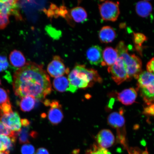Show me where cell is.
<instances>
[{
  "label": "cell",
  "mask_w": 154,
  "mask_h": 154,
  "mask_svg": "<svg viewBox=\"0 0 154 154\" xmlns=\"http://www.w3.org/2000/svg\"><path fill=\"white\" fill-rule=\"evenodd\" d=\"M118 2L103 1L99 5L100 14L103 20L115 22L120 14Z\"/></svg>",
  "instance_id": "obj_6"
},
{
  "label": "cell",
  "mask_w": 154,
  "mask_h": 154,
  "mask_svg": "<svg viewBox=\"0 0 154 154\" xmlns=\"http://www.w3.org/2000/svg\"><path fill=\"white\" fill-rule=\"evenodd\" d=\"M107 70L112 79L118 85L129 80L126 65L121 57H118L114 64L108 67Z\"/></svg>",
  "instance_id": "obj_7"
},
{
  "label": "cell",
  "mask_w": 154,
  "mask_h": 154,
  "mask_svg": "<svg viewBox=\"0 0 154 154\" xmlns=\"http://www.w3.org/2000/svg\"><path fill=\"white\" fill-rule=\"evenodd\" d=\"M20 131L17 132V137L20 144H29L30 138H35L37 137V132L30 130V125L22 126Z\"/></svg>",
  "instance_id": "obj_16"
},
{
  "label": "cell",
  "mask_w": 154,
  "mask_h": 154,
  "mask_svg": "<svg viewBox=\"0 0 154 154\" xmlns=\"http://www.w3.org/2000/svg\"><path fill=\"white\" fill-rule=\"evenodd\" d=\"M85 154H111L110 152L104 148L94 144L86 152Z\"/></svg>",
  "instance_id": "obj_24"
},
{
  "label": "cell",
  "mask_w": 154,
  "mask_h": 154,
  "mask_svg": "<svg viewBox=\"0 0 154 154\" xmlns=\"http://www.w3.org/2000/svg\"><path fill=\"white\" fill-rule=\"evenodd\" d=\"M1 80H0V85H1Z\"/></svg>",
  "instance_id": "obj_35"
},
{
  "label": "cell",
  "mask_w": 154,
  "mask_h": 154,
  "mask_svg": "<svg viewBox=\"0 0 154 154\" xmlns=\"http://www.w3.org/2000/svg\"><path fill=\"white\" fill-rule=\"evenodd\" d=\"M54 88L57 91L63 92L69 91L74 93L78 89L71 85L68 79L65 76L57 77L54 79L53 82Z\"/></svg>",
  "instance_id": "obj_13"
},
{
  "label": "cell",
  "mask_w": 154,
  "mask_h": 154,
  "mask_svg": "<svg viewBox=\"0 0 154 154\" xmlns=\"http://www.w3.org/2000/svg\"><path fill=\"white\" fill-rule=\"evenodd\" d=\"M146 67L148 72L154 75V57L152 58L148 62Z\"/></svg>",
  "instance_id": "obj_30"
},
{
  "label": "cell",
  "mask_w": 154,
  "mask_h": 154,
  "mask_svg": "<svg viewBox=\"0 0 154 154\" xmlns=\"http://www.w3.org/2000/svg\"><path fill=\"white\" fill-rule=\"evenodd\" d=\"M0 154H8L5 152H0Z\"/></svg>",
  "instance_id": "obj_34"
},
{
  "label": "cell",
  "mask_w": 154,
  "mask_h": 154,
  "mask_svg": "<svg viewBox=\"0 0 154 154\" xmlns=\"http://www.w3.org/2000/svg\"><path fill=\"white\" fill-rule=\"evenodd\" d=\"M9 66V63L8 61L2 62L0 61V72L6 70Z\"/></svg>",
  "instance_id": "obj_31"
},
{
  "label": "cell",
  "mask_w": 154,
  "mask_h": 154,
  "mask_svg": "<svg viewBox=\"0 0 154 154\" xmlns=\"http://www.w3.org/2000/svg\"><path fill=\"white\" fill-rule=\"evenodd\" d=\"M152 7L151 4L147 1H141L137 3L136 11L137 14L142 18H146L151 14Z\"/></svg>",
  "instance_id": "obj_19"
},
{
  "label": "cell",
  "mask_w": 154,
  "mask_h": 154,
  "mask_svg": "<svg viewBox=\"0 0 154 154\" xmlns=\"http://www.w3.org/2000/svg\"><path fill=\"white\" fill-rule=\"evenodd\" d=\"M10 61L11 65L16 68L20 69L26 64V59L21 51L14 50L9 55Z\"/></svg>",
  "instance_id": "obj_18"
},
{
  "label": "cell",
  "mask_w": 154,
  "mask_h": 154,
  "mask_svg": "<svg viewBox=\"0 0 154 154\" xmlns=\"http://www.w3.org/2000/svg\"><path fill=\"white\" fill-rule=\"evenodd\" d=\"M137 88L146 105H154V75L142 72L137 79Z\"/></svg>",
  "instance_id": "obj_4"
},
{
  "label": "cell",
  "mask_w": 154,
  "mask_h": 154,
  "mask_svg": "<svg viewBox=\"0 0 154 154\" xmlns=\"http://www.w3.org/2000/svg\"><path fill=\"white\" fill-rule=\"evenodd\" d=\"M47 71L50 75L55 78L69 73V69L65 67L63 60L57 55L54 57L52 61L48 65Z\"/></svg>",
  "instance_id": "obj_10"
},
{
  "label": "cell",
  "mask_w": 154,
  "mask_h": 154,
  "mask_svg": "<svg viewBox=\"0 0 154 154\" xmlns=\"http://www.w3.org/2000/svg\"><path fill=\"white\" fill-rule=\"evenodd\" d=\"M0 8H1V7H0Z\"/></svg>",
  "instance_id": "obj_36"
},
{
  "label": "cell",
  "mask_w": 154,
  "mask_h": 154,
  "mask_svg": "<svg viewBox=\"0 0 154 154\" xmlns=\"http://www.w3.org/2000/svg\"><path fill=\"white\" fill-rule=\"evenodd\" d=\"M100 41L102 43H109L114 40L116 36V32L112 27L104 26L100 30L99 34Z\"/></svg>",
  "instance_id": "obj_17"
},
{
  "label": "cell",
  "mask_w": 154,
  "mask_h": 154,
  "mask_svg": "<svg viewBox=\"0 0 154 154\" xmlns=\"http://www.w3.org/2000/svg\"><path fill=\"white\" fill-rule=\"evenodd\" d=\"M118 53L116 49L111 47H107L103 53L102 66H110L116 62L118 58Z\"/></svg>",
  "instance_id": "obj_15"
},
{
  "label": "cell",
  "mask_w": 154,
  "mask_h": 154,
  "mask_svg": "<svg viewBox=\"0 0 154 154\" xmlns=\"http://www.w3.org/2000/svg\"><path fill=\"white\" fill-rule=\"evenodd\" d=\"M16 140V139L9 136L0 134V152H3L9 154Z\"/></svg>",
  "instance_id": "obj_21"
},
{
  "label": "cell",
  "mask_w": 154,
  "mask_h": 154,
  "mask_svg": "<svg viewBox=\"0 0 154 154\" xmlns=\"http://www.w3.org/2000/svg\"><path fill=\"white\" fill-rule=\"evenodd\" d=\"M35 149L31 144H24L21 147V152L22 154H34Z\"/></svg>",
  "instance_id": "obj_27"
},
{
  "label": "cell",
  "mask_w": 154,
  "mask_h": 154,
  "mask_svg": "<svg viewBox=\"0 0 154 154\" xmlns=\"http://www.w3.org/2000/svg\"><path fill=\"white\" fill-rule=\"evenodd\" d=\"M68 79L71 85L77 89L91 87L96 83H101L103 80L97 71L81 65H76L69 73Z\"/></svg>",
  "instance_id": "obj_2"
},
{
  "label": "cell",
  "mask_w": 154,
  "mask_h": 154,
  "mask_svg": "<svg viewBox=\"0 0 154 154\" xmlns=\"http://www.w3.org/2000/svg\"><path fill=\"white\" fill-rule=\"evenodd\" d=\"M35 104V98L28 96L22 98L19 102V106L21 110L26 112L32 110L34 108Z\"/></svg>",
  "instance_id": "obj_22"
},
{
  "label": "cell",
  "mask_w": 154,
  "mask_h": 154,
  "mask_svg": "<svg viewBox=\"0 0 154 154\" xmlns=\"http://www.w3.org/2000/svg\"><path fill=\"white\" fill-rule=\"evenodd\" d=\"M0 121L9 129L14 132H18L22 128L21 120L17 112H11L7 114L0 115Z\"/></svg>",
  "instance_id": "obj_9"
},
{
  "label": "cell",
  "mask_w": 154,
  "mask_h": 154,
  "mask_svg": "<svg viewBox=\"0 0 154 154\" xmlns=\"http://www.w3.org/2000/svg\"><path fill=\"white\" fill-rule=\"evenodd\" d=\"M124 112L123 109H120L119 112L112 113L108 117L107 122L109 125L116 130L119 141L127 149L128 147L126 143L125 121L123 115Z\"/></svg>",
  "instance_id": "obj_5"
},
{
  "label": "cell",
  "mask_w": 154,
  "mask_h": 154,
  "mask_svg": "<svg viewBox=\"0 0 154 154\" xmlns=\"http://www.w3.org/2000/svg\"><path fill=\"white\" fill-rule=\"evenodd\" d=\"M96 140L98 145L106 149L113 145L115 142V138L110 130L103 129L100 131L98 134Z\"/></svg>",
  "instance_id": "obj_11"
},
{
  "label": "cell",
  "mask_w": 154,
  "mask_h": 154,
  "mask_svg": "<svg viewBox=\"0 0 154 154\" xmlns=\"http://www.w3.org/2000/svg\"><path fill=\"white\" fill-rule=\"evenodd\" d=\"M13 85L15 95L20 98L30 96L43 99L52 91L49 76L43 66L32 62L14 73Z\"/></svg>",
  "instance_id": "obj_1"
},
{
  "label": "cell",
  "mask_w": 154,
  "mask_h": 154,
  "mask_svg": "<svg viewBox=\"0 0 154 154\" xmlns=\"http://www.w3.org/2000/svg\"><path fill=\"white\" fill-rule=\"evenodd\" d=\"M133 37L135 47L137 51L142 54V46L144 42L147 40V37L141 33H134Z\"/></svg>",
  "instance_id": "obj_23"
},
{
  "label": "cell",
  "mask_w": 154,
  "mask_h": 154,
  "mask_svg": "<svg viewBox=\"0 0 154 154\" xmlns=\"http://www.w3.org/2000/svg\"><path fill=\"white\" fill-rule=\"evenodd\" d=\"M9 15L0 10V30L5 28L9 23Z\"/></svg>",
  "instance_id": "obj_26"
},
{
  "label": "cell",
  "mask_w": 154,
  "mask_h": 154,
  "mask_svg": "<svg viewBox=\"0 0 154 154\" xmlns=\"http://www.w3.org/2000/svg\"><path fill=\"white\" fill-rule=\"evenodd\" d=\"M116 49L119 57L122 58L126 65L129 80L133 78L137 79L142 72V63L140 58L129 53L128 48L124 42H119Z\"/></svg>",
  "instance_id": "obj_3"
},
{
  "label": "cell",
  "mask_w": 154,
  "mask_h": 154,
  "mask_svg": "<svg viewBox=\"0 0 154 154\" xmlns=\"http://www.w3.org/2000/svg\"><path fill=\"white\" fill-rule=\"evenodd\" d=\"M143 113L145 115L154 116V105L147 106L144 109Z\"/></svg>",
  "instance_id": "obj_28"
},
{
  "label": "cell",
  "mask_w": 154,
  "mask_h": 154,
  "mask_svg": "<svg viewBox=\"0 0 154 154\" xmlns=\"http://www.w3.org/2000/svg\"><path fill=\"white\" fill-rule=\"evenodd\" d=\"M34 154H49L48 150L44 148H40L38 149Z\"/></svg>",
  "instance_id": "obj_32"
},
{
  "label": "cell",
  "mask_w": 154,
  "mask_h": 154,
  "mask_svg": "<svg viewBox=\"0 0 154 154\" xmlns=\"http://www.w3.org/2000/svg\"><path fill=\"white\" fill-rule=\"evenodd\" d=\"M129 154H148L147 151H142L137 148H131L130 149H127Z\"/></svg>",
  "instance_id": "obj_29"
},
{
  "label": "cell",
  "mask_w": 154,
  "mask_h": 154,
  "mask_svg": "<svg viewBox=\"0 0 154 154\" xmlns=\"http://www.w3.org/2000/svg\"><path fill=\"white\" fill-rule=\"evenodd\" d=\"M10 102L8 93L5 90L0 88V107L5 104Z\"/></svg>",
  "instance_id": "obj_25"
},
{
  "label": "cell",
  "mask_w": 154,
  "mask_h": 154,
  "mask_svg": "<svg viewBox=\"0 0 154 154\" xmlns=\"http://www.w3.org/2000/svg\"><path fill=\"white\" fill-rule=\"evenodd\" d=\"M69 15L75 22L78 23H83L87 20V13L82 7H77L71 10Z\"/></svg>",
  "instance_id": "obj_20"
},
{
  "label": "cell",
  "mask_w": 154,
  "mask_h": 154,
  "mask_svg": "<svg viewBox=\"0 0 154 154\" xmlns=\"http://www.w3.org/2000/svg\"><path fill=\"white\" fill-rule=\"evenodd\" d=\"M102 48L99 45H94L86 51L87 58L91 65H98L103 61Z\"/></svg>",
  "instance_id": "obj_14"
},
{
  "label": "cell",
  "mask_w": 154,
  "mask_h": 154,
  "mask_svg": "<svg viewBox=\"0 0 154 154\" xmlns=\"http://www.w3.org/2000/svg\"><path fill=\"white\" fill-rule=\"evenodd\" d=\"M3 126L2 123L1 121H0V134L1 133L2 131V130Z\"/></svg>",
  "instance_id": "obj_33"
},
{
  "label": "cell",
  "mask_w": 154,
  "mask_h": 154,
  "mask_svg": "<svg viewBox=\"0 0 154 154\" xmlns=\"http://www.w3.org/2000/svg\"><path fill=\"white\" fill-rule=\"evenodd\" d=\"M46 106H49L48 112V118L49 122L53 125H57L62 121L63 118L62 106L56 100L50 101L46 100L44 102Z\"/></svg>",
  "instance_id": "obj_8"
},
{
  "label": "cell",
  "mask_w": 154,
  "mask_h": 154,
  "mask_svg": "<svg viewBox=\"0 0 154 154\" xmlns=\"http://www.w3.org/2000/svg\"><path fill=\"white\" fill-rule=\"evenodd\" d=\"M137 90L134 88L125 89L117 94V99L119 101L125 105L132 104L137 97Z\"/></svg>",
  "instance_id": "obj_12"
}]
</instances>
